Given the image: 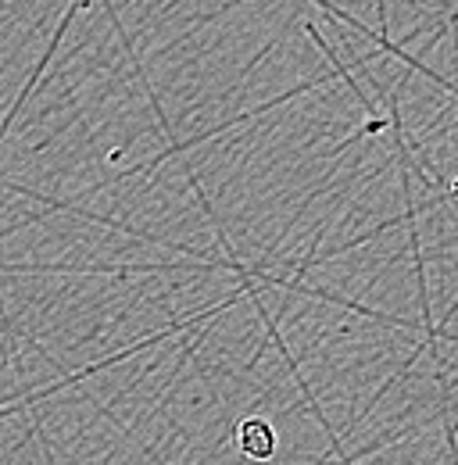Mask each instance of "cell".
<instances>
[{"instance_id": "1", "label": "cell", "mask_w": 458, "mask_h": 465, "mask_svg": "<svg viewBox=\"0 0 458 465\" xmlns=\"http://www.w3.org/2000/svg\"><path fill=\"white\" fill-rule=\"evenodd\" d=\"M236 444H240L244 459H251V462H273L280 437H276V426H273L269 419L247 415V419H240V426H236Z\"/></svg>"}]
</instances>
